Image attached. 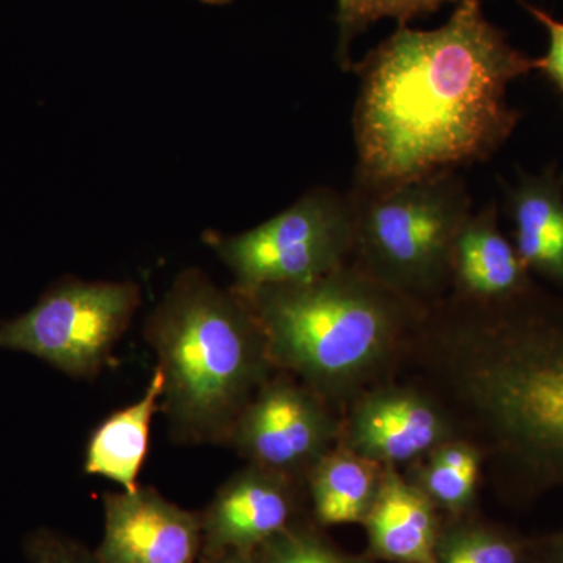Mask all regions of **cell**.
Listing matches in <instances>:
<instances>
[{
  "mask_svg": "<svg viewBox=\"0 0 563 563\" xmlns=\"http://www.w3.org/2000/svg\"><path fill=\"white\" fill-rule=\"evenodd\" d=\"M401 376L453 415L504 501L563 490V296L537 282L498 301L450 292L428 307Z\"/></svg>",
  "mask_w": 563,
  "mask_h": 563,
  "instance_id": "cell-1",
  "label": "cell"
},
{
  "mask_svg": "<svg viewBox=\"0 0 563 563\" xmlns=\"http://www.w3.org/2000/svg\"><path fill=\"white\" fill-rule=\"evenodd\" d=\"M354 69L352 185L373 188L492 158L520 122L509 85L539 58L515 49L481 0H461L442 27L399 25Z\"/></svg>",
  "mask_w": 563,
  "mask_h": 563,
  "instance_id": "cell-2",
  "label": "cell"
},
{
  "mask_svg": "<svg viewBox=\"0 0 563 563\" xmlns=\"http://www.w3.org/2000/svg\"><path fill=\"white\" fill-rule=\"evenodd\" d=\"M240 291L261 322L274 369L339 415L373 385L401 376L429 307L352 262L317 279Z\"/></svg>",
  "mask_w": 563,
  "mask_h": 563,
  "instance_id": "cell-3",
  "label": "cell"
},
{
  "mask_svg": "<svg viewBox=\"0 0 563 563\" xmlns=\"http://www.w3.org/2000/svg\"><path fill=\"white\" fill-rule=\"evenodd\" d=\"M165 388L174 442L228 444L233 426L274 369L250 302L201 269L174 280L144 324Z\"/></svg>",
  "mask_w": 563,
  "mask_h": 563,
  "instance_id": "cell-4",
  "label": "cell"
},
{
  "mask_svg": "<svg viewBox=\"0 0 563 563\" xmlns=\"http://www.w3.org/2000/svg\"><path fill=\"white\" fill-rule=\"evenodd\" d=\"M351 262L413 301L432 306L451 291V255L473 202L457 172L385 187H354Z\"/></svg>",
  "mask_w": 563,
  "mask_h": 563,
  "instance_id": "cell-5",
  "label": "cell"
},
{
  "mask_svg": "<svg viewBox=\"0 0 563 563\" xmlns=\"http://www.w3.org/2000/svg\"><path fill=\"white\" fill-rule=\"evenodd\" d=\"M133 282L63 279L27 312L0 324V350L25 352L73 379H95L135 317Z\"/></svg>",
  "mask_w": 563,
  "mask_h": 563,
  "instance_id": "cell-6",
  "label": "cell"
},
{
  "mask_svg": "<svg viewBox=\"0 0 563 563\" xmlns=\"http://www.w3.org/2000/svg\"><path fill=\"white\" fill-rule=\"evenodd\" d=\"M210 246L233 276V287L295 284L351 262L354 213L350 196L312 188L287 210L236 235H213Z\"/></svg>",
  "mask_w": 563,
  "mask_h": 563,
  "instance_id": "cell-7",
  "label": "cell"
},
{
  "mask_svg": "<svg viewBox=\"0 0 563 563\" xmlns=\"http://www.w3.org/2000/svg\"><path fill=\"white\" fill-rule=\"evenodd\" d=\"M339 432L340 415L296 377L276 369L240 415L228 446L246 463L306 487Z\"/></svg>",
  "mask_w": 563,
  "mask_h": 563,
  "instance_id": "cell-8",
  "label": "cell"
},
{
  "mask_svg": "<svg viewBox=\"0 0 563 563\" xmlns=\"http://www.w3.org/2000/svg\"><path fill=\"white\" fill-rule=\"evenodd\" d=\"M453 415L428 388L398 376L373 385L340 415L336 444L383 466L404 470L450 440Z\"/></svg>",
  "mask_w": 563,
  "mask_h": 563,
  "instance_id": "cell-9",
  "label": "cell"
},
{
  "mask_svg": "<svg viewBox=\"0 0 563 563\" xmlns=\"http://www.w3.org/2000/svg\"><path fill=\"white\" fill-rule=\"evenodd\" d=\"M102 563H199L201 515L177 506L154 487L103 495Z\"/></svg>",
  "mask_w": 563,
  "mask_h": 563,
  "instance_id": "cell-10",
  "label": "cell"
},
{
  "mask_svg": "<svg viewBox=\"0 0 563 563\" xmlns=\"http://www.w3.org/2000/svg\"><path fill=\"white\" fill-rule=\"evenodd\" d=\"M306 487L246 463L233 473L202 510L201 559L240 551L254 553L261 544L298 518Z\"/></svg>",
  "mask_w": 563,
  "mask_h": 563,
  "instance_id": "cell-11",
  "label": "cell"
},
{
  "mask_svg": "<svg viewBox=\"0 0 563 563\" xmlns=\"http://www.w3.org/2000/svg\"><path fill=\"white\" fill-rule=\"evenodd\" d=\"M533 282L512 240L499 228L496 202L472 211L455 239L450 292L473 301H498L525 291Z\"/></svg>",
  "mask_w": 563,
  "mask_h": 563,
  "instance_id": "cell-12",
  "label": "cell"
},
{
  "mask_svg": "<svg viewBox=\"0 0 563 563\" xmlns=\"http://www.w3.org/2000/svg\"><path fill=\"white\" fill-rule=\"evenodd\" d=\"M373 559L391 563H435L439 510L401 470L385 466L383 485L363 521Z\"/></svg>",
  "mask_w": 563,
  "mask_h": 563,
  "instance_id": "cell-13",
  "label": "cell"
},
{
  "mask_svg": "<svg viewBox=\"0 0 563 563\" xmlns=\"http://www.w3.org/2000/svg\"><path fill=\"white\" fill-rule=\"evenodd\" d=\"M512 243L532 276L563 288V174H521L507 188Z\"/></svg>",
  "mask_w": 563,
  "mask_h": 563,
  "instance_id": "cell-14",
  "label": "cell"
},
{
  "mask_svg": "<svg viewBox=\"0 0 563 563\" xmlns=\"http://www.w3.org/2000/svg\"><path fill=\"white\" fill-rule=\"evenodd\" d=\"M165 379L155 368L143 396L109 415L88 439L85 473L120 485L122 490L139 488V476L150 451L152 418L162 404Z\"/></svg>",
  "mask_w": 563,
  "mask_h": 563,
  "instance_id": "cell-15",
  "label": "cell"
},
{
  "mask_svg": "<svg viewBox=\"0 0 563 563\" xmlns=\"http://www.w3.org/2000/svg\"><path fill=\"white\" fill-rule=\"evenodd\" d=\"M384 472L379 463L335 444L306 479L314 523L321 528L363 525L379 495Z\"/></svg>",
  "mask_w": 563,
  "mask_h": 563,
  "instance_id": "cell-16",
  "label": "cell"
},
{
  "mask_svg": "<svg viewBox=\"0 0 563 563\" xmlns=\"http://www.w3.org/2000/svg\"><path fill=\"white\" fill-rule=\"evenodd\" d=\"M401 472L439 512L465 517L473 512L484 481V455L470 440L454 439Z\"/></svg>",
  "mask_w": 563,
  "mask_h": 563,
  "instance_id": "cell-17",
  "label": "cell"
},
{
  "mask_svg": "<svg viewBox=\"0 0 563 563\" xmlns=\"http://www.w3.org/2000/svg\"><path fill=\"white\" fill-rule=\"evenodd\" d=\"M435 563H540L533 542L517 533L465 517L440 529Z\"/></svg>",
  "mask_w": 563,
  "mask_h": 563,
  "instance_id": "cell-18",
  "label": "cell"
},
{
  "mask_svg": "<svg viewBox=\"0 0 563 563\" xmlns=\"http://www.w3.org/2000/svg\"><path fill=\"white\" fill-rule=\"evenodd\" d=\"M296 518L287 528L254 551L258 563H368V558L351 555L329 542L317 528Z\"/></svg>",
  "mask_w": 563,
  "mask_h": 563,
  "instance_id": "cell-19",
  "label": "cell"
},
{
  "mask_svg": "<svg viewBox=\"0 0 563 563\" xmlns=\"http://www.w3.org/2000/svg\"><path fill=\"white\" fill-rule=\"evenodd\" d=\"M393 18L399 25L409 22V0H339L340 43L339 62L350 66V47L355 36L365 32L374 22Z\"/></svg>",
  "mask_w": 563,
  "mask_h": 563,
  "instance_id": "cell-20",
  "label": "cell"
},
{
  "mask_svg": "<svg viewBox=\"0 0 563 563\" xmlns=\"http://www.w3.org/2000/svg\"><path fill=\"white\" fill-rule=\"evenodd\" d=\"M29 563H102L84 544L51 529H38L25 539Z\"/></svg>",
  "mask_w": 563,
  "mask_h": 563,
  "instance_id": "cell-21",
  "label": "cell"
},
{
  "mask_svg": "<svg viewBox=\"0 0 563 563\" xmlns=\"http://www.w3.org/2000/svg\"><path fill=\"white\" fill-rule=\"evenodd\" d=\"M525 7L547 29L550 36V47L544 57L539 58V70H542L544 76L563 92V22L554 20L543 10L528 3H525Z\"/></svg>",
  "mask_w": 563,
  "mask_h": 563,
  "instance_id": "cell-22",
  "label": "cell"
},
{
  "mask_svg": "<svg viewBox=\"0 0 563 563\" xmlns=\"http://www.w3.org/2000/svg\"><path fill=\"white\" fill-rule=\"evenodd\" d=\"M540 563H563V529L533 542Z\"/></svg>",
  "mask_w": 563,
  "mask_h": 563,
  "instance_id": "cell-23",
  "label": "cell"
},
{
  "mask_svg": "<svg viewBox=\"0 0 563 563\" xmlns=\"http://www.w3.org/2000/svg\"><path fill=\"white\" fill-rule=\"evenodd\" d=\"M448 2H461V0H409V20L418 14L432 13Z\"/></svg>",
  "mask_w": 563,
  "mask_h": 563,
  "instance_id": "cell-24",
  "label": "cell"
},
{
  "mask_svg": "<svg viewBox=\"0 0 563 563\" xmlns=\"http://www.w3.org/2000/svg\"><path fill=\"white\" fill-rule=\"evenodd\" d=\"M199 563H258L254 553H240V551H228L213 555V558L201 559Z\"/></svg>",
  "mask_w": 563,
  "mask_h": 563,
  "instance_id": "cell-25",
  "label": "cell"
},
{
  "mask_svg": "<svg viewBox=\"0 0 563 563\" xmlns=\"http://www.w3.org/2000/svg\"><path fill=\"white\" fill-rule=\"evenodd\" d=\"M201 2L210 3V5H228L233 0H201Z\"/></svg>",
  "mask_w": 563,
  "mask_h": 563,
  "instance_id": "cell-26",
  "label": "cell"
}]
</instances>
